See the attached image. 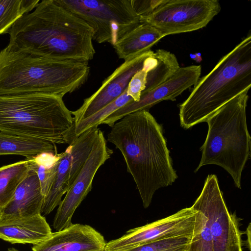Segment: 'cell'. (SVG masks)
Here are the masks:
<instances>
[{
	"label": "cell",
	"instance_id": "obj_6",
	"mask_svg": "<svg viewBox=\"0 0 251 251\" xmlns=\"http://www.w3.org/2000/svg\"><path fill=\"white\" fill-rule=\"evenodd\" d=\"M249 90L241 92L207 119L208 132L195 171L207 165L219 166L230 175L239 189L242 171L251 156V137L246 120Z\"/></svg>",
	"mask_w": 251,
	"mask_h": 251
},
{
	"label": "cell",
	"instance_id": "obj_15",
	"mask_svg": "<svg viewBox=\"0 0 251 251\" xmlns=\"http://www.w3.org/2000/svg\"><path fill=\"white\" fill-rule=\"evenodd\" d=\"M44 198L38 176L30 166L12 199L0 211V220L41 214Z\"/></svg>",
	"mask_w": 251,
	"mask_h": 251
},
{
	"label": "cell",
	"instance_id": "obj_13",
	"mask_svg": "<svg viewBox=\"0 0 251 251\" xmlns=\"http://www.w3.org/2000/svg\"><path fill=\"white\" fill-rule=\"evenodd\" d=\"M153 53L151 50L125 60L102 81L97 91L84 100L78 109L71 111L74 116L75 124L95 113L122 95L127 88L132 76L143 68L146 58Z\"/></svg>",
	"mask_w": 251,
	"mask_h": 251
},
{
	"label": "cell",
	"instance_id": "obj_23",
	"mask_svg": "<svg viewBox=\"0 0 251 251\" xmlns=\"http://www.w3.org/2000/svg\"><path fill=\"white\" fill-rule=\"evenodd\" d=\"M192 238L184 236L155 240L127 251H188Z\"/></svg>",
	"mask_w": 251,
	"mask_h": 251
},
{
	"label": "cell",
	"instance_id": "obj_10",
	"mask_svg": "<svg viewBox=\"0 0 251 251\" xmlns=\"http://www.w3.org/2000/svg\"><path fill=\"white\" fill-rule=\"evenodd\" d=\"M201 219L192 207L163 219L126 231L119 238L106 243L104 251H127L155 240L179 236L193 237L199 232Z\"/></svg>",
	"mask_w": 251,
	"mask_h": 251
},
{
	"label": "cell",
	"instance_id": "obj_1",
	"mask_svg": "<svg viewBox=\"0 0 251 251\" xmlns=\"http://www.w3.org/2000/svg\"><path fill=\"white\" fill-rule=\"evenodd\" d=\"M107 140L122 153L144 208L149 206L156 190L177 178L162 127L148 110L132 112L116 122Z\"/></svg>",
	"mask_w": 251,
	"mask_h": 251
},
{
	"label": "cell",
	"instance_id": "obj_26",
	"mask_svg": "<svg viewBox=\"0 0 251 251\" xmlns=\"http://www.w3.org/2000/svg\"><path fill=\"white\" fill-rule=\"evenodd\" d=\"M246 232L247 233L248 238L245 244L249 250L251 251V224L249 225Z\"/></svg>",
	"mask_w": 251,
	"mask_h": 251
},
{
	"label": "cell",
	"instance_id": "obj_7",
	"mask_svg": "<svg viewBox=\"0 0 251 251\" xmlns=\"http://www.w3.org/2000/svg\"><path fill=\"white\" fill-rule=\"evenodd\" d=\"M191 207L198 212L201 224L188 251H243L239 219L229 212L216 175L207 176Z\"/></svg>",
	"mask_w": 251,
	"mask_h": 251
},
{
	"label": "cell",
	"instance_id": "obj_5",
	"mask_svg": "<svg viewBox=\"0 0 251 251\" xmlns=\"http://www.w3.org/2000/svg\"><path fill=\"white\" fill-rule=\"evenodd\" d=\"M63 98L49 95L0 96V131L70 144L74 119Z\"/></svg>",
	"mask_w": 251,
	"mask_h": 251
},
{
	"label": "cell",
	"instance_id": "obj_24",
	"mask_svg": "<svg viewBox=\"0 0 251 251\" xmlns=\"http://www.w3.org/2000/svg\"><path fill=\"white\" fill-rule=\"evenodd\" d=\"M156 63L153 54L147 57L143 68L136 72L131 79L127 88V94L134 101H138L140 100L141 93L146 87L148 73L155 66Z\"/></svg>",
	"mask_w": 251,
	"mask_h": 251
},
{
	"label": "cell",
	"instance_id": "obj_25",
	"mask_svg": "<svg viewBox=\"0 0 251 251\" xmlns=\"http://www.w3.org/2000/svg\"><path fill=\"white\" fill-rule=\"evenodd\" d=\"M166 0H131V4L135 12L140 17L150 14L159 5L164 3Z\"/></svg>",
	"mask_w": 251,
	"mask_h": 251
},
{
	"label": "cell",
	"instance_id": "obj_12",
	"mask_svg": "<svg viewBox=\"0 0 251 251\" xmlns=\"http://www.w3.org/2000/svg\"><path fill=\"white\" fill-rule=\"evenodd\" d=\"M201 69V65L180 67L167 81L150 91L142 92L139 101L133 100L126 104L109 115L101 124L111 127L130 113L143 109L149 111L163 100H175L183 92L197 83Z\"/></svg>",
	"mask_w": 251,
	"mask_h": 251
},
{
	"label": "cell",
	"instance_id": "obj_20",
	"mask_svg": "<svg viewBox=\"0 0 251 251\" xmlns=\"http://www.w3.org/2000/svg\"><path fill=\"white\" fill-rule=\"evenodd\" d=\"M153 56L157 63L148 73L146 87L143 92L150 91L162 84L180 68L176 57L169 51L157 50Z\"/></svg>",
	"mask_w": 251,
	"mask_h": 251
},
{
	"label": "cell",
	"instance_id": "obj_19",
	"mask_svg": "<svg viewBox=\"0 0 251 251\" xmlns=\"http://www.w3.org/2000/svg\"><path fill=\"white\" fill-rule=\"evenodd\" d=\"M30 168L29 158L0 168V211L12 199Z\"/></svg>",
	"mask_w": 251,
	"mask_h": 251
},
{
	"label": "cell",
	"instance_id": "obj_4",
	"mask_svg": "<svg viewBox=\"0 0 251 251\" xmlns=\"http://www.w3.org/2000/svg\"><path fill=\"white\" fill-rule=\"evenodd\" d=\"M251 86V34L222 57L212 71L200 78L179 105L181 126L188 129L205 122L218 109Z\"/></svg>",
	"mask_w": 251,
	"mask_h": 251
},
{
	"label": "cell",
	"instance_id": "obj_2",
	"mask_svg": "<svg viewBox=\"0 0 251 251\" xmlns=\"http://www.w3.org/2000/svg\"><path fill=\"white\" fill-rule=\"evenodd\" d=\"M5 33L8 45L51 59L88 62L96 52L93 29L56 0L39 2Z\"/></svg>",
	"mask_w": 251,
	"mask_h": 251
},
{
	"label": "cell",
	"instance_id": "obj_17",
	"mask_svg": "<svg viewBox=\"0 0 251 251\" xmlns=\"http://www.w3.org/2000/svg\"><path fill=\"white\" fill-rule=\"evenodd\" d=\"M164 37L151 25L141 24L113 46L118 57L126 60L151 50V48Z\"/></svg>",
	"mask_w": 251,
	"mask_h": 251
},
{
	"label": "cell",
	"instance_id": "obj_18",
	"mask_svg": "<svg viewBox=\"0 0 251 251\" xmlns=\"http://www.w3.org/2000/svg\"><path fill=\"white\" fill-rule=\"evenodd\" d=\"M46 153L57 154L56 144L41 139L0 131V155H20L30 158Z\"/></svg>",
	"mask_w": 251,
	"mask_h": 251
},
{
	"label": "cell",
	"instance_id": "obj_27",
	"mask_svg": "<svg viewBox=\"0 0 251 251\" xmlns=\"http://www.w3.org/2000/svg\"><path fill=\"white\" fill-rule=\"evenodd\" d=\"M7 251H19L15 248H11L8 249Z\"/></svg>",
	"mask_w": 251,
	"mask_h": 251
},
{
	"label": "cell",
	"instance_id": "obj_21",
	"mask_svg": "<svg viewBox=\"0 0 251 251\" xmlns=\"http://www.w3.org/2000/svg\"><path fill=\"white\" fill-rule=\"evenodd\" d=\"M39 0H0V34L5 33L22 16L29 13Z\"/></svg>",
	"mask_w": 251,
	"mask_h": 251
},
{
	"label": "cell",
	"instance_id": "obj_3",
	"mask_svg": "<svg viewBox=\"0 0 251 251\" xmlns=\"http://www.w3.org/2000/svg\"><path fill=\"white\" fill-rule=\"evenodd\" d=\"M88 62L47 58L8 45L0 51V96L63 98L87 80Z\"/></svg>",
	"mask_w": 251,
	"mask_h": 251
},
{
	"label": "cell",
	"instance_id": "obj_16",
	"mask_svg": "<svg viewBox=\"0 0 251 251\" xmlns=\"http://www.w3.org/2000/svg\"><path fill=\"white\" fill-rule=\"evenodd\" d=\"M51 233L45 217L41 214L0 220V238L11 244L37 245Z\"/></svg>",
	"mask_w": 251,
	"mask_h": 251
},
{
	"label": "cell",
	"instance_id": "obj_14",
	"mask_svg": "<svg viewBox=\"0 0 251 251\" xmlns=\"http://www.w3.org/2000/svg\"><path fill=\"white\" fill-rule=\"evenodd\" d=\"M103 236L92 226L72 224L61 230L51 233L42 242L33 246V251H104Z\"/></svg>",
	"mask_w": 251,
	"mask_h": 251
},
{
	"label": "cell",
	"instance_id": "obj_22",
	"mask_svg": "<svg viewBox=\"0 0 251 251\" xmlns=\"http://www.w3.org/2000/svg\"><path fill=\"white\" fill-rule=\"evenodd\" d=\"M133 100V99L127 95L126 89L124 93L116 100L93 115L75 124V137L79 136L91 128L98 127V126L101 125V123L109 115Z\"/></svg>",
	"mask_w": 251,
	"mask_h": 251
},
{
	"label": "cell",
	"instance_id": "obj_11",
	"mask_svg": "<svg viewBox=\"0 0 251 251\" xmlns=\"http://www.w3.org/2000/svg\"><path fill=\"white\" fill-rule=\"evenodd\" d=\"M112 153L113 151L107 146L103 132L100 129L86 160L58 205L53 222L56 231L72 224L73 215L91 191L97 172Z\"/></svg>",
	"mask_w": 251,
	"mask_h": 251
},
{
	"label": "cell",
	"instance_id": "obj_9",
	"mask_svg": "<svg viewBox=\"0 0 251 251\" xmlns=\"http://www.w3.org/2000/svg\"><path fill=\"white\" fill-rule=\"evenodd\" d=\"M220 10L217 0H166L150 14L140 16V21L153 26L165 37L202 28Z\"/></svg>",
	"mask_w": 251,
	"mask_h": 251
},
{
	"label": "cell",
	"instance_id": "obj_8",
	"mask_svg": "<svg viewBox=\"0 0 251 251\" xmlns=\"http://www.w3.org/2000/svg\"><path fill=\"white\" fill-rule=\"evenodd\" d=\"M94 30L93 40L114 45L141 24L131 0H56Z\"/></svg>",
	"mask_w": 251,
	"mask_h": 251
}]
</instances>
